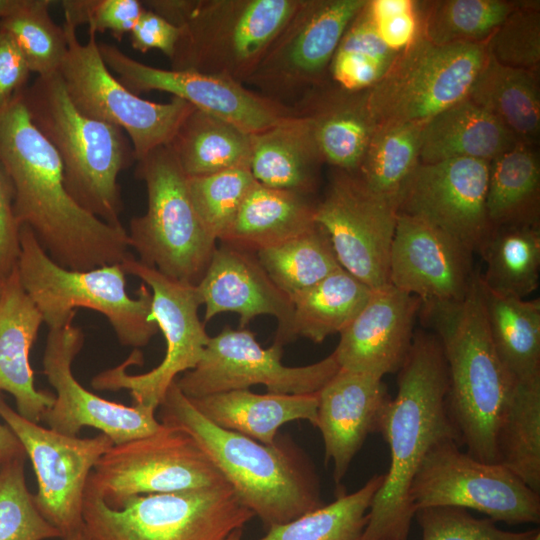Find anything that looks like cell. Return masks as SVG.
<instances>
[{"instance_id":"1","label":"cell","mask_w":540,"mask_h":540,"mask_svg":"<svg viewBox=\"0 0 540 540\" xmlns=\"http://www.w3.org/2000/svg\"><path fill=\"white\" fill-rule=\"evenodd\" d=\"M0 164L14 189L17 222L58 265L85 271L121 264L130 255L122 225L106 223L70 196L62 162L33 125L22 93L0 110Z\"/></svg>"},{"instance_id":"2","label":"cell","mask_w":540,"mask_h":540,"mask_svg":"<svg viewBox=\"0 0 540 540\" xmlns=\"http://www.w3.org/2000/svg\"><path fill=\"white\" fill-rule=\"evenodd\" d=\"M398 372L396 396L379 427L389 446L390 466L359 540H407L414 517L409 489L422 460L438 442L460 444L447 410V367L437 336L414 334Z\"/></svg>"},{"instance_id":"3","label":"cell","mask_w":540,"mask_h":540,"mask_svg":"<svg viewBox=\"0 0 540 540\" xmlns=\"http://www.w3.org/2000/svg\"><path fill=\"white\" fill-rule=\"evenodd\" d=\"M158 409L159 421L189 434L265 527L289 522L323 505L314 469L286 440L267 445L217 426L194 407L176 380Z\"/></svg>"},{"instance_id":"4","label":"cell","mask_w":540,"mask_h":540,"mask_svg":"<svg viewBox=\"0 0 540 540\" xmlns=\"http://www.w3.org/2000/svg\"><path fill=\"white\" fill-rule=\"evenodd\" d=\"M476 273L467 296L456 302L421 304L447 367L446 404L460 445L486 463H498L497 434L515 380L492 344Z\"/></svg>"},{"instance_id":"5","label":"cell","mask_w":540,"mask_h":540,"mask_svg":"<svg viewBox=\"0 0 540 540\" xmlns=\"http://www.w3.org/2000/svg\"><path fill=\"white\" fill-rule=\"evenodd\" d=\"M22 100L33 125L57 152L70 196L106 223L122 225L118 176L136 162L125 132L82 114L58 73L37 77Z\"/></svg>"},{"instance_id":"6","label":"cell","mask_w":540,"mask_h":540,"mask_svg":"<svg viewBox=\"0 0 540 540\" xmlns=\"http://www.w3.org/2000/svg\"><path fill=\"white\" fill-rule=\"evenodd\" d=\"M300 0H145L179 28L171 69L245 84Z\"/></svg>"},{"instance_id":"7","label":"cell","mask_w":540,"mask_h":540,"mask_svg":"<svg viewBox=\"0 0 540 540\" xmlns=\"http://www.w3.org/2000/svg\"><path fill=\"white\" fill-rule=\"evenodd\" d=\"M19 279L50 328L72 322L77 308L103 314L119 342L139 348L159 331L150 320L152 294L144 283L131 297L121 264L85 271L66 269L54 262L26 226L20 228Z\"/></svg>"},{"instance_id":"8","label":"cell","mask_w":540,"mask_h":540,"mask_svg":"<svg viewBox=\"0 0 540 540\" xmlns=\"http://www.w3.org/2000/svg\"><path fill=\"white\" fill-rule=\"evenodd\" d=\"M254 516L229 484L133 496L113 509L87 482L83 501L93 540H225Z\"/></svg>"},{"instance_id":"9","label":"cell","mask_w":540,"mask_h":540,"mask_svg":"<svg viewBox=\"0 0 540 540\" xmlns=\"http://www.w3.org/2000/svg\"><path fill=\"white\" fill-rule=\"evenodd\" d=\"M135 174L147 192L145 214L129 222L128 239L138 261L163 275L196 285L216 248L188 191L187 176L167 145L138 159Z\"/></svg>"},{"instance_id":"10","label":"cell","mask_w":540,"mask_h":540,"mask_svg":"<svg viewBox=\"0 0 540 540\" xmlns=\"http://www.w3.org/2000/svg\"><path fill=\"white\" fill-rule=\"evenodd\" d=\"M487 55L486 43L437 45L419 37L397 56L385 76L365 91L376 126L425 124L464 100Z\"/></svg>"},{"instance_id":"11","label":"cell","mask_w":540,"mask_h":540,"mask_svg":"<svg viewBox=\"0 0 540 540\" xmlns=\"http://www.w3.org/2000/svg\"><path fill=\"white\" fill-rule=\"evenodd\" d=\"M121 265L126 274L136 276L151 289L150 320L162 332L166 352L161 363L152 370L130 375L126 372L127 367L143 362L141 352L135 350L122 364L95 375L91 386L102 391L127 390L133 405L157 410L178 375L198 364L210 336L199 319L201 303L195 285L171 279L142 264L131 254Z\"/></svg>"},{"instance_id":"12","label":"cell","mask_w":540,"mask_h":540,"mask_svg":"<svg viewBox=\"0 0 540 540\" xmlns=\"http://www.w3.org/2000/svg\"><path fill=\"white\" fill-rule=\"evenodd\" d=\"M68 42L58 70L73 105L85 116L119 127L128 136L136 161L170 143L194 107L173 97L168 103L141 98L126 88L105 64L95 38L81 43L76 28L63 25Z\"/></svg>"},{"instance_id":"13","label":"cell","mask_w":540,"mask_h":540,"mask_svg":"<svg viewBox=\"0 0 540 540\" xmlns=\"http://www.w3.org/2000/svg\"><path fill=\"white\" fill-rule=\"evenodd\" d=\"M414 509L455 507L472 509L494 522L538 524L540 494L500 463L480 461L446 439L422 460L409 489Z\"/></svg>"},{"instance_id":"14","label":"cell","mask_w":540,"mask_h":540,"mask_svg":"<svg viewBox=\"0 0 540 540\" xmlns=\"http://www.w3.org/2000/svg\"><path fill=\"white\" fill-rule=\"evenodd\" d=\"M87 482L113 509L133 496L228 484L189 434L164 424L154 434L113 444Z\"/></svg>"},{"instance_id":"15","label":"cell","mask_w":540,"mask_h":540,"mask_svg":"<svg viewBox=\"0 0 540 540\" xmlns=\"http://www.w3.org/2000/svg\"><path fill=\"white\" fill-rule=\"evenodd\" d=\"M367 0H300L245 84L293 107L321 86L338 44Z\"/></svg>"},{"instance_id":"16","label":"cell","mask_w":540,"mask_h":540,"mask_svg":"<svg viewBox=\"0 0 540 540\" xmlns=\"http://www.w3.org/2000/svg\"><path fill=\"white\" fill-rule=\"evenodd\" d=\"M283 346L262 347L246 328L226 326L210 337L198 364L176 379L189 399L264 385L277 394H315L337 373L334 353L306 366L289 367L281 362Z\"/></svg>"},{"instance_id":"17","label":"cell","mask_w":540,"mask_h":540,"mask_svg":"<svg viewBox=\"0 0 540 540\" xmlns=\"http://www.w3.org/2000/svg\"><path fill=\"white\" fill-rule=\"evenodd\" d=\"M0 417L21 442L37 479L35 504L61 538L84 528L83 501L87 480L112 440L68 436L30 421L0 394Z\"/></svg>"},{"instance_id":"18","label":"cell","mask_w":540,"mask_h":540,"mask_svg":"<svg viewBox=\"0 0 540 540\" xmlns=\"http://www.w3.org/2000/svg\"><path fill=\"white\" fill-rule=\"evenodd\" d=\"M397 204L371 190L355 173L338 170L315 206L341 267L372 290L390 285L389 255Z\"/></svg>"},{"instance_id":"19","label":"cell","mask_w":540,"mask_h":540,"mask_svg":"<svg viewBox=\"0 0 540 540\" xmlns=\"http://www.w3.org/2000/svg\"><path fill=\"white\" fill-rule=\"evenodd\" d=\"M98 47L108 69L134 94L154 90L170 93L247 133L262 131L296 114L293 107L234 80L189 70L161 69L129 57L115 45L101 42Z\"/></svg>"},{"instance_id":"20","label":"cell","mask_w":540,"mask_h":540,"mask_svg":"<svg viewBox=\"0 0 540 540\" xmlns=\"http://www.w3.org/2000/svg\"><path fill=\"white\" fill-rule=\"evenodd\" d=\"M83 344L84 333L72 322L49 329L42 364L43 373L55 390V400L41 421L68 436H78L83 427H93L107 435L113 444L161 430L163 424L157 420L156 410L109 401L78 382L72 363Z\"/></svg>"},{"instance_id":"21","label":"cell","mask_w":540,"mask_h":540,"mask_svg":"<svg viewBox=\"0 0 540 540\" xmlns=\"http://www.w3.org/2000/svg\"><path fill=\"white\" fill-rule=\"evenodd\" d=\"M489 162L454 158L419 163L404 185L397 213L423 220L480 253L492 231L486 211Z\"/></svg>"},{"instance_id":"22","label":"cell","mask_w":540,"mask_h":540,"mask_svg":"<svg viewBox=\"0 0 540 540\" xmlns=\"http://www.w3.org/2000/svg\"><path fill=\"white\" fill-rule=\"evenodd\" d=\"M473 253L433 225L404 214L397 221L389 255V282L422 304L464 299L476 273Z\"/></svg>"},{"instance_id":"23","label":"cell","mask_w":540,"mask_h":540,"mask_svg":"<svg viewBox=\"0 0 540 540\" xmlns=\"http://www.w3.org/2000/svg\"><path fill=\"white\" fill-rule=\"evenodd\" d=\"M212 253L206 270L195 285L204 321L223 312L239 314L240 328L259 315L278 321L275 343L290 340L293 304L268 276L252 251L222 243Z\"/></svg>"},{"instance_id":"24","label":"cell","mask_w":540,"mask_h":540,"mask_svg":"<svg viewBox=\"0 0 540 540\" xmlns=\"http://www.w3.org/2000/svg\"><path fill=\"white\" fill-rule=\"evenodd\" d=\"M421 300L392 285L372 294L339 333L334 355L340 368L382 378L398 372L413 340Z\"/></svg>"},{"instance_id":"25","label":"cell","mask_w":540,"mask_h":540,"mask_svg":"<svg viewBox=\"0 0 540 540\" xmlns=\"http://www.w3.org/2000/svg\"><path fill=\"white\" fill-rule=\"evenodd\" d=\"M317 423L325 462L340 483L367 436L379 432L391 397L382 378L340 368L318 392Z\"/></svg>"},{"instance_id":"26","label":"cell","mask_w":540,"mask_h":540,"mask_svg":"<svg viewBox=\"0 0 540 540\" xmlns=\"http://www.w3.org/2000/svg\"><path fill=\"white\" fill-rule=\"evenodd\" d=\"M42 322L16 267L4 279L0 297V391L11 394L16 411L36 423L55 400V394L36 389L30 365V350Z\"/></svg>"},{"instance_id":"27","label":"cell","mask_w":540,"mask_h":540,"mask_svg":"<svg viewBox=\"0 0 540 540\" xmlns=\"http://www.w3.org/2000/svg\"><path fill=\"white\" fill-rule=\"evenodd\" d=\"M293 107L308 119L323 162L355 173L377 129L366 105L365 91L348 92L335 84L332 91L317 87Z\"/></svg>"},{"instance_id":"28","label":"cell","mask_w":540,"mask_h":540,"mask_svg":"<svg viewBox=\"0 0 540 540\" xmlns=\"http://www.w3.org/2000/svg\"><path fill=\"white\" fill-rule=\"evenodd\" d=\"M323 162L307 118L296 114L251 134L249 169L268 187L309 195Z\"/></svg>"},{"instance_id":"29","label":"cell","mask_w":540,"mask_h":540,"mask_svg":"<svg viewBox=\"0 0 540 540\" xmlns=\"http://www.w3.org/2000/svg\"><path fill=\"white\" fill-rule=\"evenodd\" d=\"M318 393L256 394L249 389L188 399L209 421L263 444L277 440L281 426L294 420L317 423Z\"/></svg>"},{"instance_id":"30","label":"cell","mask_w":540,"mask_h":540,"mask_svg":"<svg viewBox=\"0 0 540 540\" xmlns=\"http://www.w3.org/2000/svg\"><path fill=\"white\" fill-rule=\"evenodd\" d=\"M518 143L522 142L494 115L465 98L424 124L420 163L454 158L490 162Z\"/></svg>"},{"instance_id":"31","label":"cell","mask_w":540,"mask_h":540,"mask_svg":"<svg viewBox=\"0 0 540 540\" xmlns=\"http://www.w3.org/2000/svg\"><path fill=\"white\" fill-rule=\"evenodd\" d=\"M307 195L255 181L222 243L252 252L289 240L316 224Z\"/></svg>"},{"instance_id":"32","label":"cell","mask_w":540,"mask_h":540,"mask_svg":"<svg viewBox=\"0 0 540 540\" xmlns=\"http://www.w3.org/2000/svg\"><path fill=\"white\" fill-rule=\"evenodd\" d=\"M477 284L494 349L515 381L540 377V301L504 296Z\"/></svg>"},{"instance_id":"33","label":"cell","mask_w":540,"mask_h":540,"mask_svg":"<svg viewBox=\"0 0 540 540\" xmlns=\"http://www.w3.org/2000/svg\"><path fill=\"white\" fill-rule=\"evenodd\" d=\"M167 146L188 178L200 177L249 167L251 134L194 108Z\"/></svg>"},{"instance_id":"34","label":"cell","mask_w":540,"mask_h":540,"mask_svg":"<svg viewBox=\"0 0 540 540\" xmlns=\"http://www.w3.org/2000/svg\"><path fill=\"white\" fill-rule=\"evenodd\" d=\"M494 115L522 143L540 129V94L534 71L512 68L489 54L467 97Z\"/></svg>"},{"instance_id":"35","label":"cell","mask_w":540,"mask_h":540,"mask_svg":"<svg viewBox=\"0 0 540 540\" xmlns=\"http://www.w3.org/2000/svg\"><path fill=\"white\" fill-rule=\"evenodd\" d=\"M540 165L527 143H518L489 162L486 211L494 227L538 225Z\"/></svg>"},{"instance_id":"36","label":"cell","mask_w":540,"mask_h":540,"mask_svg":"<svg viewBox=\"0 0 540 540\" xmlns=\"http://www.w3.org/2000/svg\"><path fill=\"white\" fill-rule=\"evenodd\" d=\"M372 289L343 268L292 300L290 340L321 343L340 333L369 300Z\"/></svg>"},{"instance_id":"37","label":"cell","mask_w":540,"mask_h":540,"mask_svg":"<svg viewBox=\"0 0 540 540\" xmlns=\"http://www.w3.org/2000/svg\"><path fill=\"white\" fill-rule=\"evenodd\" d=\"M486 268L479 274L491 291L525 299L539 285V226L518 224L494 227L480 253Z\"/></svg>"},{"instance_id":"38","label":"cell","mask_w":540,"mask_h":540,"mask_svg":"<svg viewBox=\"0 0 540 540\" xmlns=\"http://www.w3.org/2000/svg\"><path fill=\"white\" fill-rule=\"evenodd\" d=\"M498 463L540 494V377L515 381L497 434Z\"/></svg>"},{"instance_id":"39","label":"cell","mask_w":540,"mask_h":540,"mask_svg":"<svg viewBox=\"0 0 540 540\" xmlns=\"http://www.w3.org/2000/svg\"><path fill=\"white\" fill-rule=\"evenodd\" d=\"M255 254L271 280L291 301L342 268L327 233L317 223Z\"/></svg>"},{"instance_id":"40","label":"cell","mask_w":540,"mask_h":540,"mask_svg":"<svg viewBox=\"0 0 540 540\" xmlns=\"http://www.w3.org/2000/svg\"><path fill=\"white\" fill-rule=\"evenodd\" d=\"M423 126L402 123L377 127L355 172L369 190L397 206L404 185L420 163Z\"/></svg>"},{"instance_id":"41","label":"cell","mask_w":540,"mask_h":540,"mask_svg":"<svg viewBox=\"0 0 540 540\" xmlns=\"http://www.w3.org/2000/svg\"><path fill=\"white\" fill-rule=\"evenodd\" d=\"M384 474L372 476L360 489L309 511L289 522L268 528L257 540H359L372 500Z\"/></svg>"},{"instance_id":"42","label":"cell","mask_w":540,"mask_h":540,"mask_svg":"<svg viewBox=\"0 0 540 540\" xmlns=\"http://www.w3.org/2000/svg\"><path fill=\"white\" fill-rule=\"evenodd\" d=\"M367 3L345 30L329 67L333 84L348 92L372 88L399 55L380 38Z\"/></svg>"},{"instance_id":"43","label":"cell","mask_w":540,"mask_h":540,"mask_svg":"<svg viewBox=\"0 0 540 540\" xmlns=\"http://www.w3.org/2000/svg\"><path fill=\"white\" fill-rule=\"evenodd\" d=\"M517 4L503 0H445L421 16V36L431 43H487Z\"/></svg>"},{"instance_id":"44","label":"cell","mask_w":540,"mask_h":540,"mask_svg":"<svg viewBox=\"0 0 540 540\" xmlns=\"http://www.w3.org/2000/svg\"><path fill=\"white\" fill-rule=\"evenodd\" d=\"M55 2L22 0L17 10L0 20V30L13 39L37 77L58 73L68 49L64 27L49 13Z\"/></svg>"},{"instance_id":"45","label":"cell","mask_w":540,"mask_h":540,"mask_svg":"<svg viewBox=\"0 0 540 540\" xmlns=\"http://www.w3.org/2000/svg\"><path fill=\"white\" fill-rule=\"evenodd\" d=\"M254 182L249 167L188 178L195 211L207 233L216 241L227 233Z\"/></svg>"},{"instance_id":"46","label":"cell","mask_w":540,"mask_h":540,"mask_svg":"<svg viewBox=\"0 0 540 540\" xmlns=\"http://www.w3.org/2000/svg\"><path fill=\"white\" fill-rule=\"evenodd\" d=\"M16 460L0 473V540H47L60 532L39 512L29 491L24 465Z\"/></svg>"},{"instance_id":"47","label":"cell","mask_w":540,"mask_h":540,"mask_svg":"<svg viewBox=\"0 0 540 540\" xmlns=\"http://www.w3.org/2000/svg\"><path fill=\"white\" fill-rule=\"evenodd\" d=\"M486 47L500 64L534 71L540 61V15L536 5L517 4Z\"/></svg>"},{"instance_id":"48","label":"cell","mask_w":540,"mask_h":540,"mask_svg":"<svg viewBox=\"0 0 540 540\" xmlns=\"http://www.w3.org/2000/svg\"><path fill=\"white\" fill-rule=\"evenodd\" d=\"M414 517L421 528L422 540H530L539 531H506L489 518L479 519L455 507L421 508Z\"/></svg>"},{"instance_id":"49","label":"cell","mask_w":540,"mask_h":540,"mask_svg":"<svg viewBox=\"0 0 540 540\" xmlns=\"http://www.w3.org/2000/svg\"><path fill=\"white\" fill-rule=\"evenodd\" d=\"M58 3L65 22L74 28L87 24L90 34L109 31L119 41L130 34L144 10L140 0H62Z\"/></svg>"},{"instance_id":"50","label":"cell","mask_w":540,"mask_h":540,"mask_svg":"<svg viewBox=\"0 0 540 540\" xmlns=\"http://www.w3.org/2000/svg\"><path fill=\"white\" fill-rule=\"evenodd\" d=\"M417 2L372 0L367 8L384 44L400 54L421 37V16Z\"/></svg>"},{"instance_id":"51","label":"cell","mask_w":540,"mask_h":540,"mask_svg":"<svg viewBox=\"0 0 540 540\" xmlns=\"http://www.w3.org/2000/svg\"><path fill=\"white\" fill-rule=\"evenodd\" d=\"M20 225L14 212V189L0 164V279L17 267L20 255Z\"/></svg>"},{"instance_id":"52","label":"cell","mask_w":540,"mask_h":540,"mask_svg":"<svg viewBox=\"0 0 540 540\" xmlns=\"http://www.w3.org/2000/svg\"><path fill=\"white\" fill-rule=\"evenodd\" d=\"M178 38V27L145 7L135 27L130 32L133 49L142 53L157 49L166 55L168 59L174 53Z\"/></svg>"},{"instance_id":"53","label":"cell","mask_w":540,"mask_h":540,"mask_svg":"<svg viewBox=\"0 0 540 540\" xmlns=\"http://www.w3.org/2000/svg\"><path fill=\"white\" fill-rule=\"evenodd\" d=\"M31 71L13 39L0 30V110L28 86Z\"/></svg>"},{"instance_id":"54","label":"cell","mask_w":540,"mask_h":540,"mask_svg":"<svg viewBox=\"0 0 540 540\" xmlns=\"http://www.w3.org/2000/svg\"><path fill=\"white\" fill-rule=\"evenodd\" d=\"M25 450L10 427L0 423V473L10 463L26 459Z\"/></svg>"},{"instance_id":"55","label":"cell","mask_w":540,"mask_h":540,"mask_svg":"<svg viewBox=\"0 0 540 540\" xmlns=\"http://www.w3.org/2000/svg\"><path fill=\"white\" fill-rule=\"evenodd\" d=\"M22 0H0V20L19 8Z\"/></svg>"},{"instance_id":"56","label":"cell","mask_w":540,"mask_h":540,"mask_svg":"<svg viewBox=\"0 0 540 540\" xmlns=\"http://www.w3.org/2000/svg\"><path fill=\"white\" fill-rule=\"evenodd\" d=\"M63 540H93L85 528L81 529L80 531H77L73 534H70L63 538Z\"/></svg>"},{"instance_id":"57","label":"cell","mask_w":540,"mask_h":540,"mask_svg":"<svg viewBox=\"0 0 540 540\" xmlns=\"http://www.w3.org/2000/svg\"><path fill=\"white\" fill-rule=\"evenodd\" d=\"M243 528L231 532L225 540H242Z\"/></svg>"},{"instance_id":"58","label":"cell","mask_w":540,"mask_h":540,"mask_svg":"<svg viewBox=\"0 0 540 540\" xmlns=\"http://www.w3.org/2000/svg\"><path fill=\"white\" fill-rule=\"evenodd\" d=\"M530 540H540V530Z\"/></svg>"},{"instance_id":"59","label":"cell","mask_w":540,"mask_h":540,"mask_svg":"<svg viewBox=\"0 0 540 540\" xmlns=\"http://www.w3.org/2000/svg\"><path fill=\"white\" fill-rule=\"evenodd\" d=\"M3 283H4V280L0 279V297H1V294H2Z\"/></svg>"}]
</instances>
